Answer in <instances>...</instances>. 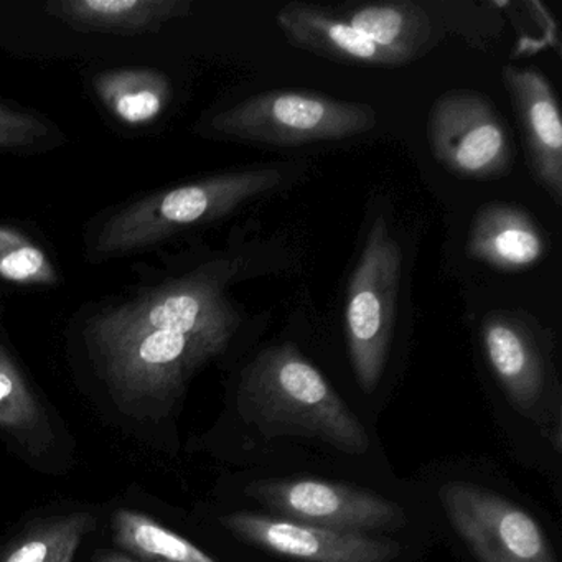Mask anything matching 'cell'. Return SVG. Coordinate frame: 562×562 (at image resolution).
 <instances>
[{
  "instance_id": "obj_13",
  "label": "cell",
  "mask_w": 562,
  "mask_h": 562,
  "mask_svg": "<svg viewBox=\"0 0 562 562\" xmlns=\"http://www.w3.org/2000/svg\"><path fill=\"white\" fill-rule=\"evenodd\" d=\"M548 248L544 232L525 209L490 202L473 216L465 252L486 268L518 272L542 261Z\"/></svg>"
},
{
  "instance_id": "obj_6",
  "label": "cell",
  "mask_w": 562,
  "mask_h": 562,
  "mask_svg": "<svg viewBox=\"0 0 562 562\" xmlns=\"http://www.w3.org/2000/svg\"><path fill=\"white\" fill-rule=\"evenodd\" d=\"M427 140L434 159L460 179H499L512 170L513 146L505 121L480 91L440 94L429 111Z\"/></svg>"
},
{
  "instance_id": "obj_2",
  "label": "cell",
  "mask_w": 562,
  "mask_h": 562,
  "mask_svg": "<svg viewBox=\"0 0 562 562\" xmlns=\"http://www.w3.org/2000/svg\"><path fill=\"white\" fill-rule=\"evenodd\" d=\"M238 406L243 417L269 437H315L350 456L370 449L360 420L292 344L266 348L248 364Z\"/></svg>"
},
{
  "instance_id": "obj_11",
  "label": "cell",
  "mask_w": 562,
  "mask_h": 562,
  "mask_svg": "<svg viewBox=\"0 0 562 562\" xmlns=\"http://www.w3.org/2000/svg\"><path fill=\"white\" fill-rule=\"evenodd\" d=\"M480 337L490 368L513 406L531 413L548 383V363L531 325L515 312L496 311L482 322Z\"/></svg>"
},
{
  "instance_id": "obj_14",
  "label": "cell",
  "mask_w": 562,
  "mask_h": 562,
  "mask_svg": "<svg viewBox=\"0 0 562 562\" xmlns=\"http://www.w3.org/2000/svg\"><path fill=\"white\" fill-rule=\"evenodd\" d=\"M45 11L83 32L101 34H147L187 18L189 0H64L50 2Z\"/></svg>"
},
{
  "instance_id": "obj_16",
  "label": "cell",
  "mask_w": 562,
  "mask_h": 562,
  "mask_svg": "<svg viewBox=\"0 0 562 562\" xmlns=\"http://www.w3.org/2000/svg\"><path fill=\"white\" fill-rule=\"evenodd\" d=\"M94 91L104 106L127 126L153 123L166 111L172 85L157 70H111L97 75Z\"/></svg>"
},
{
  "instance_id": "obj_20",
  "label": "cell",
  "mask_w": 562,
  "mask_h": 562,
  "mask_svg": "<svg viewBox=\"0 0 562 562\" xmlns=\"http://www.w3.org/2000/svg\"><path fill=\"white\" fill-rule=\"evenodd\" d=\"M94 526L97 521L88 513H75L52 519L19 539L0 558V562H50L71 536L77 532H91Z\"/></svg>"
},
{
  "instance_id": "obj_19",
  "label": "cell",
  "mask_w": 562,
  "mask_h": 562,
  "mask_svg": "<svg viewBox=\"0 0 562 562\" xmlns=\"http://www.w3.org/2000/svg\"><path fill=\"white\" fill-rule=\"evenodd\" d=\"M0 279L21 285H54L58 274L44 249L18 229L0 225Z\"/></svg>"
},
{
  "instance_id": "obj_7",
  "label": "cell",
  "mask_w": 562,
  "mask_h": 562,
  "mask_svg": "<svg viewBox=\"0 0 562 562\" xmlns=\"http://www.w3.org/2000/svg\"><path fill=\"white\" fill-rule=\"evenodd\" d=\"M447 518L480 562H555L539 522L492 490L449 483L440 490Z\"/></svg>"
},
{
  "instance_id": "obj_8",
  "label": "cell",
  "mask_w": 562,
  "mask_h": 562,
  "mask_svg": "<svg viewBox=\"0 0 562 562\" xmlns=\"http://www.w3.org/2000/svg\"><path fill=\"white\" fill-rule=\"evenodd\" d=\"M249 498L304 525L334 531L368 532L396 529L406 522L396 503L367 490L314 479L256 480Z\"/></svg>"
},
{
  "instance_id": "obj_22",
  "label": "cell",
  "mask_w": 562,
  "mask_h": 562,
  "mask_svg": "<svg viewBox=\"0 0 562 562\" xmlns=\"http://www.w3.org/2000/svg\"><path fill=\"white\" fill-rule=\"evenodd\" d=\"M87 535L88 532H77V535L71 536V538L65 542L64 548L58 551V554L55 555L50 562H74L77 549L80 548L81 539Z\"/></svg>"
},
{
  "instance_id": "obj_21",
  "label": "cell",
  "mask_w": 562,
  "mask_h": 562,
  "mask_svg": "<svg viewBox=\"0 0 562 562\" xmlns=\"http://www.w3.org/2000/svg\"><path fill=\"white\" fill-rule=\"evenodd\" d=\"M50 134V127L37 114L0 104V149H24Z\"/></svg>"
},
{
  "instance_id": "obj_1",
  "label": "cell",
  "mask_w": 562,
  "mask_h": 562,
  "mask_svg": "<svg viewBox=\"0 0 562 562\" xmlns=\"http://www.w3.org/2000/svg\"><path fill=\"white\" fill-rule=\"evenodd\" d=\"M226 279L225 265L203 266L91 318L88 341L124 400H170L226 350L241 325Z\"/></svg>"
},
{
  "instance_id": "obj_10",
  "label": "cell",
  "mask_w": 562,
  "mask_h": 562,
  "mask_svg": "<svg viewBox=\"0 0 562 562\" xmlns=\"http://www.w3.org/2000/svg\"><path fill=\"white\" fill-rule=\"evenodd\" d=\"M503 85L522 131L532 179L549 199L562 202V120L551 81L535 68H503Z\"/></svg>"
},
{
  "instance_id": "obj_9",
  "label": "cell",
  "mask_w": 562,
  "mask_h": 562,
  "mask_svg": "<svg viewBox=\"0 0 562 562\" xmlns=\"http://www.w3.org/2000/svg\"><path fill=\"white\" fill-rule=\"evenodd\" d=\"M220 522L236 538L299 562H391L401 552L396 541L255 513H232Z\"/></svg>"
},
{
  "instance_id": "obj_3",
  "label": "cell",
  "mask_w": 562,
  "mask_h": 562,
  "mask_svg": "<svg viewBox=\"0 0 562 562\" xmlns=\"http://www.w3.org/2000/svg\"><path fill=\"white\" fill-rule=\"evenodd\" d=\"M281 182L278 169L252 167L154 193L131 203L104 223L94 255L114 258L156 245L173 233L229 215L256 196L278 189Z\"/></svg>"
},
{
  "instance_id": "obj_12",
  "label": "cell",
  "mask_w": 562,
  "mask_h": 562,
  "mask_svg": "<svg viewBox=\"0 0 562 562\" xmlns=\"http://www.w3.org/2000/svg\"><path fill=\"white\" fill-rule=\"evenodd\" d=\"M276 24L292 47L328 60L360 67L397 68L404 61L357 31L338 11L291 2L279 9Z\"/></svg>"
},
{
  "instance_id": "obj_15",
  "label": "cell",
  "mask_w": 562,
  "mask_h": 562,
  "mask_svg": "<svg viewBox=\"0 0 562 562\" xmlns=\"http://www.w3.org/2000/svg\"><path fill=\"white\" fill-rule=\"evenodd\" d=\"M341 15L364 37L404 61L417 60L430 48L434 24L429 12L411 0H384L347 5Z\"/></svg>"
},
{
  "instance_id": "obj_18",
  "label": "cell",
  "mask_w": 562,
  "mask_h": 562,
  "mask_svg": "<svg viewBox=\"0 0 562 562\" xmlns=\"http://www.w3.org/2000/svg\"><path fill=\"white\" fill-rule=\"evenodd\" d=\"M113 529L117 544L144 562H216L189 539L133 509L116 512Z\"/></svg>"
},
{
  "instance_id": "obj_5",
  "label": "cell",
  "mask_w": 562,
  "mask_h": 562,
  "mask_svg": "<svg viewBox=\"0 0 562 562\" xmlns=\"http://www.w3.org/2000/svg\"><path fill=\"white\" fill-rule=\"evenodd\" d=\"M403 249L383 216H378L348 282L345 327L351 367L364 393L383 376L396 325Z\"/></svg>"
},
{
  "instance_id": "obj_17",
  "label": "cell",
  "mask_w": 562,
  "mask_h": 562,
  "mask_svg": "<svg viewBox=\"0 0 562 562\" xmlns=\"http://www.w3.org/2000/svg\"><path fill=\"white\" fill-rule=\"evenodd\" d=\"M0 430L24 443L27 449L44 450L50 442V426L37 397L18 364L0 345Z\"/></svg>"
},
{
  "instance_id": "obj_23",
  "label": "cell",
  "mask_w": 562,
  "mask_h": 562,
  "mask_svg": "<svg viewBox=\"0 0 562 562\" xmlns=\"http://www.w3.org/2000/svg\"><path fill=\"white\" fill-rule=\"evenodd\" d=\"M97 562H139V561H134V559L124 558V555L104 554V555H101V558H98Z\"/></svg>"
},
{
  "instance_id": "obj_4",
  "label": "cell",
  "mask_w": 562,
  "mask_h": 562,
  "mask_svg": "<svg viewBox=\"0 0 562 562\" xmlns=\"http://www.w3.org/2000/svg\"><path fill=\"white\" fill-rule=\"evenodd\" d=\"M370 104L335 100L315 91H265L239 101L210 121L226 139L292 147L363 136L376 127Z\"/></svg>"
}]
</instances>
